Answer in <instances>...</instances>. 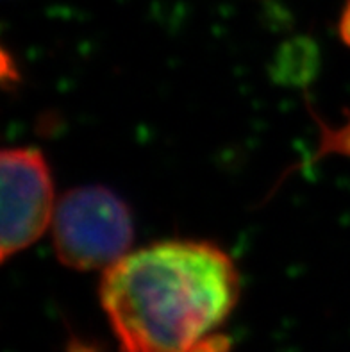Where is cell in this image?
I'll return each instance as SVG.
<instances>
[{
    "instance_id": "cell-1",
    "label": "cell",
    "mask_w": 350,
    "mask_h": 352,
    "mask_svg": "<svg viewBox=\"0 0 350 352\" xmlns=\"http://www.w3.org/2000/svg\"><path fill=\"white\" fill-rule=\"evenodd\" d=\"M238 297L231 256L197 240L127 252L100 281L120 352H229L231 342L220 329Z\"/></svg>"
},
{
    "instance_id": "cell-2",
    "label": "cell",
    "mask_w": 350,
    "mask_h": 352,
    "mask_svg": "<svg viewBox=\"0 0 350 352\" xmlns=\"http://www.w3.org/2000/svg\"><path fill=\"white\" fill-rule=\"evenodd\" d=\"M50 228L59 263L79 272L109 268L127 254L134 238L131 210L104 186H80L65 193Z\"/></svg>"
},
{
    "instance_id": "cell-3",
    "label": "cell",
    "mask_w": 350,
    "mask_h": 352,
    "mask_svg": "<svg viewBox=\"0 0 350 352\" xmlns=\"http://www.w3.org/2000/svg\"><path fill=\"white\" fill-rule=\"evenodd\" d=\"M2 222L0 259L34 245L52 226L56 204L49 163L38 148H4L0 156Z\"/></svg>"
},
{
    "instance_id": "cell-4",
    "label": "cell",
    "mask_w": 350,
    "mask_h": 352,
    "mask_svg": "<svg viewBox=\"0 0 350 352\" xmlns=\"http://www.w3.org/2000/svg\"><path fill=\"white\" fill-rule=\"evenodd\" d=\"M338 32H340V38H342L343 43L350 47V0H347L345 6H343L342 16H340V22H338Z\"/></svg>"
}]
</instances>
